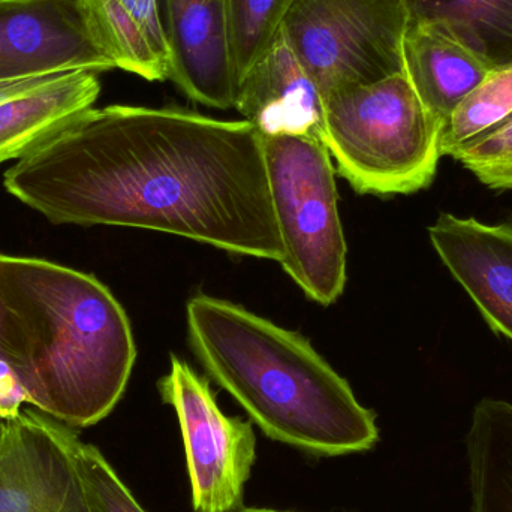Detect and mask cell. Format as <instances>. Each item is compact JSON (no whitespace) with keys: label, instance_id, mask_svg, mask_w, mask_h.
I'll use <instances>...</instances> for the list:
<instances>
[{"label":"cell","instance_id":"cell-12","mask_svg":"<svg viewBox=\"0 0 512 512\" xmlns=\"http://www.w3.org/2000/svg\"><path fill=\"white\" fill-rule=\"evenodd\" d=\"M234 108L262 137L304 134L322 141L324 96L280 30L237 83Z\"/></svg>","mask_w":512,"mask_h":512},{"label":"cell","instance_id":"cell-20","mask_svg":"<svg viewBox=\"0 0 512 512\" xmlns=\"http://www.w3.org/2000/svg\"><path fill=\"white\" fill-rule=\"evenodd\" d=\"M292 2L294 0H227L237 83L276 38Z\"/></svg>","mask_w":512,"mask_h":512},{"label":"cell","instance_id":"cell-16","mask_svg":"<svg viewBox=\"0 0 512 512\" xmlns=\"http://www.w3.org/2000/svg\"><path fill=\"white\" fill-rule=\"evenodd\" d=\"M116 69L170 80L171 59L159 0H86Z\"/></svg>","mask_w":512,"mask_h":512},{"label":"cell","instance_id":"cell-21","mask_svg":"<svg viewBox=\"0 0 512 512\" xmlns=\"http://www.w3.org/2000/svg\"><path fill=\"white\" fill-rule=\"evenodd\" d=\"M487 188L512 191V116L448 153Z\"/></svg>","mask_w":512,"mask_h":512},{"label":"cell","instance_id":"cell-23","mask_svg":"<svg viewBox=\"0 0 512 512\" xmlns=\"http://www.w3.org/2000/svg\"><path fill=\"white\" fill-rule=\"evenodd\" d=\"M6 432H8V423L0 418V447H2L3 441H5Z\"/></svg>","mask_w":512,"mask_h":512},{"label":"cell","instance_id":"cell-6","mask_svg":"<svg viewBox=\"0 0 512 512\" xmlns=\"http://www.w3.org/2000/svg\"><path fill=\"white\" fill-rule=\"evenodd\" d=\"M403 0H294L280 24L324 99L405 72Z\"/></svg>","mask_w":512,"mask_h":512},{"label":"cell","instance_id":"cell-13","mask_svg":"<svg viewBox=\"0 0 512 512\" xmlns=\"http://www.w3.org/2000/svg\"><path fill=\"white\" fill-rule=\"evenodd\" d=\"M101 93L98 72L68 71L0 81V165L23 158Z\"/></svg>","mask_w":512,"mask_h":512},{"label":"cell","instance_id":"cell-17","mask_svg":"<svg viewBox=\"0 0 512 512\" xmlns=\"http://www.w3.org/2000/svg\"><path fill=\"white\" fill-rule=\"evenodd\" d=\"M466 450L472 512H512V403H477Z\"/></svg>","mask_w":512,"mask_h":512},{"label":"cell","instance_id":"cell-10","mask_svg":"<svg viewBox=\"0 0 512 512\" xmlns=\"http://www.w3.org/2000/svg\"><path fill=\"white\" fill-rule=\"evenodd\" d=\"M170 80L198 104L230 110L237 80L227 0H159Z\"/></svg>","mask_w":512,"mask_h":512},{"label":"cell","instance_id":"cell-4","mask_svg":"<svg viewBox=\"0 0 512 512\" xmlns=\"http://www.w3.org/2000/svg\"><path fill=\"white\" fill-rule=\"evenodd\" d=\"M441 131L405 72L324 99L322 143L358 194L429 188L442 158Z\"/></svg>","mask_w":512,"mask_h":512},{"label":"cell","instance_id":"cell-3","mask_svg":"<svg viewBox=\"0 0 512 512\" xmlns=\"http://www.w3.org/2000/svg\"><path fill=\"white\" fill-rule=\"evenodd\" d=\"M186 316L189 343L206 372L268 438L327 457L378 442L375 412L300 334L204 294L189 300Z\"/></svg>","mask_w":512,"mask_h":512},{"label":"cell","instance_id":"cell-24","mask_svg":"<svg viewBox=\"0 0 512 512\" xmlns=\"http://www.w3.org/2000/svg\"><path fill=\"white\" fill-rule=\"evenodd\" d=\"M236 512H291V511H277V510H268V508H240L239 511Z\"/></svg>","mask_w":512,"mask_h":512},{"label":"cell","instance_id":"cell-15","mask_svg":"<svg viewBox=\"0 0 512 512\" xmlns=\"http://www.w3.org/2000/svg\"><path fill=\"white\" fill-rule=\"evenodd\" d=\"M403 62L418 98L442 126L492 74L459 45L418 26L406 30Z\"/></svg>","mask_w":512,"mask_h":512},{"label":"cell","instance_id":"cell-2","mask_svg":"<svg viewBox=\"0 0 512 512\" xmlns=\"http://www.w3.org/2000/svg\"><path fill=\"white\" fill-rule=\"evenodd\" d=\"M6 364L27 405L86 429L125 394L137 348L131 322L95 276L32 256L0 252Z\"/></svg>","mask_w":512,"mask_h":512},{"label":"cell","instance_id":"cell-7","mask_svg":"<svg viewBox=\"0 0 512 512\" xmlns=\"http://www.w3.org/2000/svg\"><path fill=\"white\" fill-rule=\"evenodd\" d=\"M158 388L179 418L195 512L239 511L256 460L252 421L227 417L209 381L176 355Z\"/></svg>","mask_w":512,"mask_h":512},{"label":"cell","instance_id":"cell-19","mask_svg":"<svg viewBox=\"0 0 512 512\" xmlns=\"http://www.w3.org/2000/svg\"><path fill=\"white\" fill-rule=\"evenodd\" d=\"M63 435L87 512H146L98 447L81 441L71 427H63Z\"/></svg>","mask_w":512,"mask_h":512},{"label":"cell","instance_id":"cell-14","mask_svg":"<svg viewBox=\"0 0 512 512\" xmlns=\"http://www.w3.org/2000/svg\"><path fill=\"white\" fill-rule=\"evenodd\" d=\"M409 26L462 47L490 72L512 68V0H403Z\"/></svg>","mask_w":512,"mask_h":512},{"label":"cell","instance_id":"cell-18","mask_svg":"<svg viewBox=\"0 0 512 512\" xmlns=\"http://www.w3.org/2000/svg\"><path fill=\"white\" fill-rule=\"evenodd\" d=\"M512 116V68L492 72L444 123L442 156L492 131Z\"/></svg>","mask_w":512,"mask_h":512},{"label":"cell","instance_id":"cell-9","mask_svg":"<svg viewBox=\"0 0 512 512\" xmlns=\"http://www.w3.org/2000/svg\"><path fill=\"white\" fill-rule=\"evenodd\" d=\"M65 424L24 406L0 447V512H87Z\"/></svg>","mask_w":512,"mask_h":512},{"label":"cell","instance_id":"cell-11","mask_svg":"<svg viewBox=\"0 0 512 512\" xmlns=\"http://www.w3.org/2000/svg\"><path fill=\"white\" fill-rule=\"evenodd\" d=\"M430 242L496 334L512 342V224L441 213Z\"/></svg>","mask_w":512,"mask_h":512},{"label":"cell","instance_id":"cell-1","mask_svg":"<svg viewBox=\"0 0 512 512\" xmlns=\"http://www.w3.org/2000/svg\"><path fill=\"white\" fill-rule=\"evenodd\" d=\"M3 186L51 224L144 228L282 259L264 141L248 120L89 108L18 159Z\"/></svg>","mask_w":512,"mask_h":512},{"label":"cell","instance_id":"cell-5","mask_svg":"<svg viewBox=\"0 0 512 512\" xmlns=\"http://www.w3.org/2000/svg\"><path fill=\"white\" fill-rule=\"evenodd\" d=\"M262 141L283 245L280 265L310 300L330 306L346 283V242L330 153L312 135H265Z\"/></svg>","mask_w":512,"mask_h":512},{"label":"cell","instance_id":"cell-22","mask_svg":"<svg viewBox=\"0 0 512 512\" xmlns=\"http://www.w3.org/2000/svg\"><path fill=\"white\" fill-rule=\"evenodd\" d=\"M0 361L6 364V309L0 298Z\"/></svg>","mask_w":512,"mask_h":512},{"label":"cell","instance_id":"cell-8","mask_svg":"<svg viewBox=\"0 0 512 512\" xmlns=\"http://www.w3.org/2000/svg\"><path fill=\"white\" fill-rule=\"evenodd\" d=\"M111 69L86 0H0V81Z\"/></svg>","mask_w":512,"mask_h":512}]
</instances>
